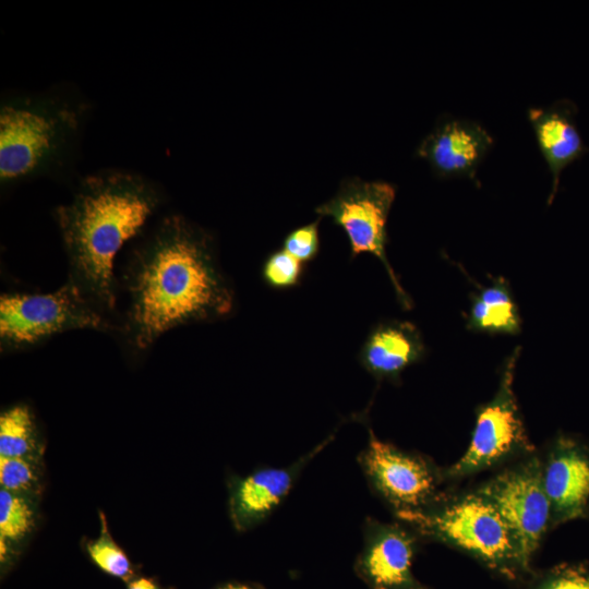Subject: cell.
<instances>
[{"mask_svg":"<svg viewBox=\"0 0 589 589\" xmlns=\"http://www.w3.org/2000/svg\"><path fill=\"white\" fill-rule=\"evenodd\" d=\"M122 280L128 305L119 330L136 351L177 326L223 318L235 305L213 237L181 215L165 217L136 247Z\"/></svg>","mask_w":589,"mask_h":589,"instance_id":"cell-1","label":"cell"},{"mask_svg":"<svg viewBox=\"0 0 589 589\" xmlns=\"http://www.w3.org/2000/svg\"><path fill=\"white\" fill-rule=\"evenodd\" d=\"M160 202L159 190L144 177L104 170L83 178L71 201L56 209L68 280L109 318L117 301L116 255Z\"/></svg>","mask_w":589,"mask_h":589,"instance_id":"cell-2","label":"cell"},{"mask_svg":"<svg viewBox=\"0 0 589 589\" xmlns=\"http://www.w3.org/2000/svg\"><path fill=\"white\" fill-rule=\"evenodd\" d=\"M83 108L55 96H21L0 109V180L12 184L65 159L79 134Z\"/></svg>","mask_w":589,"mask_h":589,"instance_id":"cell-3","label":"cell"},{"mask_svg":"<svg viewBox=\"0 0 589 589\" xmlns=\"http://www.w3.org/2000/svg\"><path fill=\"white\" fill-rule=\"evenodd\" d=\"M395 516L420 539L458 549L508 580L531 573L501 515L478 490L453 497L441 495L425 507L397 512Z\"/></svg>","mask_w":589,"mask_h":589,"instance_id":"cell-4","label":"cell"},{"mask_svg":"<svg viewBox=\"0 0 589 589\" xmlns=\"http://www.w3.org/2000/svg\"><path fill=\"white\" fill-rule=\"evenodd\" d=\"M115 325L69 280L48 293H3L0 341L4 351L34 347L73 329L110 330Z\"/></svg>","mask_w":589,"mask_h":589,"instance_id":"cell-5","label":"cell"},{"mask_svg":"<svg viewBox=\"0 0 589 589\" xmlns=\"http://www.w3.org/2000/svg\"><path fill=\"white\" fill-rule=\"evenodd\" d=\"M395 196L396 188L392 183L348 178L341 181L336 194L318 205L315 212L320 217H329L345 231L351 259L369 253L381 261L398 301L405 309H410L411 300L402 289L386 255L388 243L386 225Z\"/></svg>","mask_w":589,"mask_h":589,"instance_id":"cell-6","label":"cell"},{"mask_svg":"<svg viewBox=\"0 0 589 589\" xmlns=\"http://www.w3.org/2000/svg\"><path fill=\"white\" fill-rule=\"evenodd\" d=\"M520 348L506 359L497 392L477 411L472 436L465 454L442 472L449 480L462 479L494 467L517 455H530L533 445L528 438L513 389Z\"/></svg>","mask_w":589,"mask_h":589,"instance_id":"cell-7","label":"cell"},{"mask_svg":"<svg viewBox=\"0 0 589 589\" xmlns=\"http://www.w3.org/2000/svg\"><path fill=\"white\" fill-rule=\"evenodd\" d=\"M478 491L504 520L524 565L531 561L551 524V506L542 483V461L534 455L500 471Z\"/></svg>","mask_w":589,"mask_h":589,"instance_id":"cell-8","label":"cell"},{"mask_svg":"<svg viewBox=\"0 0 589 589\" xmlns=\"http://www.w3.org/2000/svg\"><path fill=\"white\" fill-rule=\"evenodd\" d=\"M359 464L371 489L394 513L414 510L436 501L443 474L425 457L376 437L371 428Z\"/></svg>","mask_w":589,"mask_h":589,"instance_id":"cell-9","label":"cell"},{"mask_svg":"<svg viewBox=\"0 0 589 589\" xmlns=\"http://www.w3.org/2000/svg\"><path fill=\"white\" fill-rule=\"evenodd\" d=\"M419 536L401 521L368 517L354 570L370 589H430L417 579L412 562Z\"/></svg>","mask_w":589,"mask_h":589,"instance_id":"cell-10","label":"cell"},{"mask_svg":"<svg viewBox=\"0 0 589 589\" xmlns=\"http://www.w3.org/2000/svg\"><path fill=\"white\" fill-rule=\"evenodd\" d=\"M334 438L326 440L287 467H264L228 478V509L233 528L245 532L264 522L286 498L308 464Z\"/></svg>","mask_w":589,"mask_h":589,"instance_id":"cell-11","label":"cell"},{"mask_svg":"<svg viewBox=\"0 0 589 589\" xmlns=\"http://www.w3.org/2000/svg\"><path fill=\"white\" fill-rule=\"evenodd\" d=\"M494 144V139L479 122L444 116L417 147L440 178L467 177L479 185L476 173Z\"/></svg>","mask_w":589,"mask_h":589,"instance_id":"cell-12","label":"cell"},{"mask_svg":"<svg viewBox=\"0 0 589 589\" xmlns=\"http://www.w3.org/2000/svg\"><path fill=\"white\" fill-rule=\"evenodd\" d=\"M542 483L551 506V524L585 516L589 502V453L561 436L542 461Z\"/></svg>","mask_w":589,"mask_h":589,"instance_id":"cell-13","label":"cell"},{"mask_svg":"<svg viewBox=\"0 0 589 589\" xmlns=\"http://www.w3.org/2000/svg\"><path fill=\"white\" fill-rule=\"evenodd\" d=\"M424 353L420 332L412 323L385 321L376 324L366 336L359 361L377 381L398 384L401 373Z\"/></svg>","mask_w":589,"mask_h":589,"instance_id":"cell-14","label":"cell"},{"mask_svg":"<svg viewBox=\"0 0 589 589\" xmlns=\"http://www.w3.org/2000/svg\"><path fill=\"white\" fill-rule=\"evenodd\" d=\"M527 115L552 175L550 204L557 191L562 170L584 153L585 146L565 105L555 103L549 107H530Z\"/></svg>","mask_w":589,"mask_h":589,"instance_id":"cell-15","label":"cell"},{"mask_svg":"<svg viewBox=\"0 0 589 589\" xmlns=\"http://www.w3.org/2000/svg\"><path fill=\"white\" fill-rule=\"evenodd\" d=\"M467 327L474 332L518 334L521 318L506 280L494 279L472 296Z\"/></svg>","mask_w":589,"mask_h":589,"instance_id":"cell-16","label":"cell"},{"mask_svg":"<svg viewBox=\"0 0 589 589\" xmlns=\"http://www.w3.org/2000/svg\"><path fill=\"white\" fill-rule=\"evenodd\" d=\"M38 521L37 498L0 489V557L2 568L33 533Z\"/></svg>","mask_w":589,"mask_h":589,"instance_id":"cell-17","label":"cell"},{"mask_svg":"<svg viewBox=\"0 0 589 589\" xmlns=\"http://www.w3.org/2000/svg\"><path fill=\"white\" fill-rule=\"evenodd\" d=\"M44 443L32 409L19 404L0 414V457L43 458Z\"/></svg>","mask_w":589,"mask_h":589,"instance_id":"cell-18","label":"cell"},{"mask_svg":"<svg viewBox=\"0 0 589 589\" xmlns=\"http://www.w3.org/2000/svg\"><path fill=\"white\" fill-rule=\"evenodd\" d=\"M0 485L38 500L44 490L43 458L0 457Z\"/></svg>","mask_w":589,"mask_h":589,"instance_id":"cell-19","label":"cell"},{"mask_svg":"<svg viewBox=\"0 0 589 589\" xmlns=\"http://www.w3.org/2000/svg\"><path fill=\"white\" fill-rule=\"evenodd\" d=\"M100 533L85 544L91 561L106 574L131 581L134 578V567L125 552L113 540L106 517L99 512Z\"/></svg>","mask_w":589,"mask_h":589,"instance_id":"cell-20","label":"cell"},{"mask_svg":"<svg viewBox=\"0 0 589 589\" xmlns=\"http://www.w3.org/2000/svg\"><path fill=\"white\" fill-rule=\"evenodd\" d=\"M304 264L284 249L271 253L263 263L262 278L265 284L277 290L289 289L300 284Z\"/></svg>","mask_w":589,"mask_h":589,"instance_id":"cell-21","label":"cell"},{"mask_svg":"<svg viewBox=\"0 0 589 589\" xmlns=\"http://www.w3.org/2000/svg\"><path fill=\"white\" fill-rule=\"evenodd\" d=\"M528 589H589V570L576 564H561L537 576Z\"/></svg>","mask_w":589,"mask_h":589,"instance_id":"cell-22","label":"cell"},{"mask_svg":"<svg viewBox=\"0 0 589 589\" xmlns=\"http://www.w3.org/2000/svg\"><path fill=\"white\" fill-rule=\"evenodd\" d=\"M320 219L291 230L284 239L283 249L303 264L313 261L321 247Z\"/></svg>","mask_w":589,"mask_h":589,"instance_id":"cell-23","label":"cell"},{"mask_svg":"<svg viewBox=\"0 0 589 589\" xmlns=\"http://www.w3.org/2000/svg\"><path fill=\"white\" fill-rule=\"evenodd\" d=\"M127 589H164L153 579L146 577L133 578L128 582Z\"/></svg>","mask_w":589,"mask_h":589,"instance_id":"cell-24","label":"cell"},{"mask_svg":"<svg viewBox=\"0 0 589 589\" xmlns=\"http://www.w3.org/2000/svg\"><path fill=\"white\" fill-rule=\"evenodd\" d=\"M215 589H265L263 586L253 582L231 581L216 587Z\"/></svg>","mask_w":589,"mask_h":589,"instance_id":"cell-25","label":"cell"}]
</instances>
